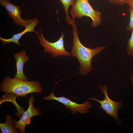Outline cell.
<instances>
[{"label":"cell","mask_w":133,"mask_h":133,"mask_svg":"<svg viewBox=\"0 0 133 133\" xmlns=\"http://www.w3.org/2000/svg\"><path fill=\"white\" fill-rule=\"evenodd\" d=\"M72 26L73 28L72 33L73 37L71 53L73 57H76L78 60L80 65L79 72L80 74L84 76L92 70L91 62L94 56L100 53L107 48L100 46L91 49L84 46L79 39L78 30L75 23Z\"/></svg>","instance_id":"1"},{"label":"cell","mask_w":133,"mask_h":133,"mask_svg":"<svg viewBox=\"0 0 133 133\" xmlns=\"http://www.w3.org/2000/svg\"><path fill=\"white\" fill-rule=\"evenodd\" d=\"M0 90L6 94L15 95L16 98L25 97L28 94L41 93L42 88L40 83L37 81H29L19 78L6 77L0 86Z\"/></svg>","instance_id":"2"},{"label":"cell","mask_w":133,"mask_h":133,"mask_svg":"<svg viewBox=\"0 0 133 133\" xmlns=\"http://www.w3.org/2000/svg\"><path fill=\"white\" fill-rule=\"evenodd\" d=\"M69 12L74 22L76 17L81 18L85 16L91 18L92 26L94 27L99 26L102 23L101 12L94 10L88 0H76Z\"/></svg>","instance_id":"3"},{"label":"cell","mask_w":133,"mask_h":133,"mask_svg":"<svg viewBox=\"0 0 133 133\" xmlns=\"http://www.w3.org/2000/svg\"><path fill=\"white\" fill-rule=\"evenodd\" d=\"M40 35L38 32L36 37L42 47L44 48V52L48 53L54 57H57L63 56L70 57L71 55L66 51L64 45V34L62 32L59 39L57 41L50 42L47 41L43 36L41 30H40Z\"/></svg>","instance_id":"4"},{"label":"cell","mask_w":133,"mask_h":133,"mask_svg":"<svg viewBox=\"0 0 133 133\" xmlns=\"http://www.w3.org/2000/svg\"><path fill=\"white\" fill-rule=\"evenodd\" d=\"M98 86L104 94V100H99L95 97L89 98V99L98 102L100 104V107L104 110L107 115L114 119L117 123L120 125L121 121L118 117V112L119 108L123 106V101L116 102L111 100L107 94L108 88L107 86L100 85H98Z\"/></svg>","instance_id":"5"},{"label":"cell","mask_w":133,"mask_h":133,"mask_svg":"<svg viewBox=\"0 0 133 133\" xmlns=\"http://www.w3.org/2000/svg\"><path fill=\"white\" fill-rule=\"evenodd\" d=\"M56 83L55 84L51 93L48 96L44 97V100H55L63 104L65 107L69 109L72 114L75 115L77 112L82 114H84L89 112V109L92 106V105L90 101L87 100L83 103L79 104L73 102L64 96L56 97L53 94V91Z\"/></svg>","instance_id":"6"},{"label":"cell","mask_w":133,"mask_h":133,"mask_svg":"<svg viewBox=\"0 0 133 133\" xmlns=\"http://www.w3.org/2000/svg\"><path fill=\"white\" fill-rule=\"evenodd\" d=\"M34 98L31 95L29 98L28 101L29 107L28 110L23 114L20 119L16 121L14 120L13 123L14 126L17 129H18L21 133H25V129L26 125H30L31 118L35 116H41L39 109L35 108L33 105Z\"/></svg>","instance_id":"7"},{"label":"cell","mask_w":133,"mask_h":133,"mask_svg":"<svg viewBox=\"0 0 133 133\" xmlns=\"http://www.w3.org/2000/svg\"><path fill=\"white\" fill-rule=\"evenodd\" d=\"M0 4L7 10L14 22L17 25L25 27L31 19L24 20L21 17V11L19 6L15 5L9 0H0Z\"/></svg>","instance_id":"8"},{"label":"cell","mask_w":133,"mask_h":133,"mask_svg":"<svg viewBox=\"0 0 133 133\" xmlns=\"http://www.w3.org/2000/svg\"><path fill=\"white\" fill-rule=\"evenodd\" d=\"M39 22L36 17L31 19V22L25 27V29L22 32L14 34L12 37L9 39H4L0 37V41L3 45L13 42L17 45H20L19 40L23 35L29 32H34L36 33H38V32L34 30V29L35 27L37 26Z\"/></svg>","instance_id":"9"},{"label":"cell","mask_w":133,"mask_h":133,"mask_svg":"<svg viewBox=\"0 0 133 133\" xmlns=\"http://www.w3.org/2000/svg\"><path fill=\"white\" fill-rule=\"evenodd\" d=\"M16 64L17 72L14 78H19L27 81L28 79L25 75L23 71V66L29 59V57L26 54V51L23 50L14 55Z\"/></svg>","instance_id":"10"},{"label":"cell","mask_w":133,"mask_h":133,"mask_svg":"<svg viewBox=\"0 0 133 133\" xmlns=\"http://www.w3.org/2000/svg\"><path fill=\"white\" fill-rule=\"evenodd\" d=\"M6 120L3 123H0V128L2 133H17L19 132L17 129L13 125L14 120L11 116L6 115Z\"/></svg>","instance_id":"11"},{"label":"cell","mask_w":133,"mask_h":133,"mask_svg":"<svg viewBox=\"0 0 133 133\" xmlns=\"http://www.w3.org/2000/svg\"><path fill=\"white\" fill-rule=\"evenodd\" d=\"M62 3L64 11L66 14V20L69 24L72 25L74 22L70 18L68 12V8L70 6H73L75 4L76 0H59Z\"/></svg>","instance_id":"12"},{"label":"cell","mask_w":133,"mask_h":133,"mask_svg":"<svg viewBox=\"0 0 133 133\" xmlns=\"http://www.w3.org/2000/svg\"><path fill=\"white\" fill-rule=\"evenodd\" d=\"M131 37L128 40L127 48L128 55L129 56H133V29L131 31Z\"/></svg>","instance_id":"13"},{"label":"cell","mask_w":133,"mask_h":133,"mask_svg":"<svg viewBox=\"0 0 133 133\" xmlns=\"http://www.w3.org/2000/svg\"><path fill=\"white\" fill-rule=\"evenodd\" d=\"M129 11L130 15V19L126 28L127 30L131 31L133 29V8L130 7Z\"/></svg>","instance_id":"14"},{"label":"cell","mask_w":133,"mask_h":133,"mask_svg":"<svg viewBox=\"0 0 133 133\" xmlns=\"http://www.w3.org/2000/svg\"><path fill=\"white\" fill-rule=\"evenodd\" d=\"M112 4L119 6L123 5L124 3L126 0H108Z\"/></svg>","instance_id":"15"},{"label":"cell","mask_w":133,"mask_h":133,"mask_svg":"<svg viewBox=\"0 0 133 133\" xmlns=\"http://www.w3.org/2000/svg\"><path fill=\"white\" fill-rule=\"evenodd\" d=\"M125 3L128 4L130 7L133 8V0H126Z\"/></svg>","instance_id":"16"},{"label":"cell","mask_w":133,"mask_h":133,"mask_svg":"<svg viewBox=\"0 0 133 133\" xmlns=\"http://www.w3.org/2000/svg\"><path fill=\"white\" fill-rule=\"evenodd\" d=\"M129 79L133 86V71L131 73V75L129 76Z\"/></svg>","instance_id":"17"}]
</instances>
